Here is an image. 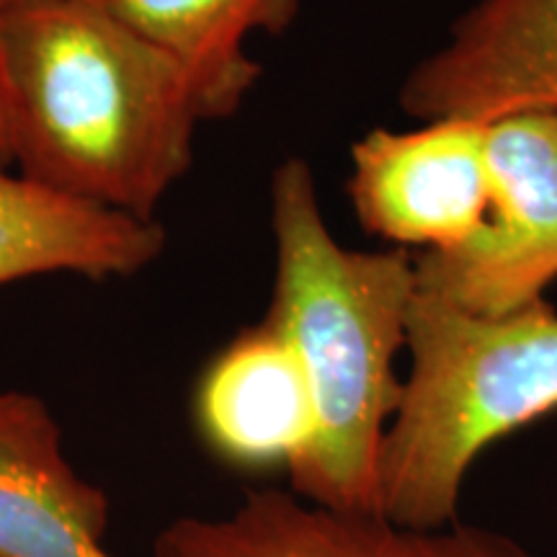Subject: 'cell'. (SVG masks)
I'll use <instances>...</instances> for the list:
<instances>
[{
  "instance_id": "obj_1",
  "label": "cell",
  "mask_w": 557,
  "mask_h": 557,
  "mask_svg": "<svg viewBox=\"0 0 557 557\" xmlns=\"http://www.w3.org/2000/svg\"><path fill=\"white\" fill-rule=\"evenodd\" d=\"M11 160L21 176L152 220L191 165L184 70L107 0H26L0 11Z\"/></svg>"
},
{
  "instance_id": "obj_2",
  "label": "cell",
  "mask_w": 557,
  "mask_h": 557,
  "mask_svg": "<svg viewBox=\"0 0 557 557\" xmlns=\"http://www.w3.org/2000/svg\"><path fill=\"white\" fill-rule=\"evenodd\" d=\"M271 227L276 287L263 323L295 348L315 400V434L287 468L289 491L336 513L382 517V444L403 398L395 357L408 344L416 261L338 246L299 158L271 178Z\"/></svg>"
},
{
  "instance_id": "obj_3",
  "label": "cell",
  "mask_w": 557,
  "mask_h": 557,
  "mask_svg": "<svg viewBox=\"0 0 557 557\" xmlns=\"http://www.w3.org/2000/svg\"><path fill=\"white\" fill-rule=\"evenodd\" d=\"M406 346L410 374L382 444L380 513L442 529L459 521L475 459L557 408V312L540 299L478 318L416 295Z\"/></svg>"
},
{
  "instance_id": "obj_4",
  "label": "cell",
  "mask_w": 557,
  "mask_h": 557,
  "mask_svg": "<svg viewBox=\"0 0 557 557\" xmlns=\"http://www.w3.org/2000/svg\"><path fill=\"white\" fill-rule=\"evenodd\" d=\"M491 199L468 240L416 261L418 295L478 318L545 299L557 282V111H521L487 124Z\"/></svg>"
},
{
  "instance_id": "obj_5",
  "label": "cell",
  "mask_w": 557,
  "mask_h": 557,
  "mask_svg": "<svg viewBox=\"0 0 557 557\" xmlns=\"http://www.w3.org/2000/svg\"><path fill=\"white\" fill-rule=\"evenodd\" d=\"M152 557H537L511 534L480 524L398 527L312 506L292 491H248L220 519L181 517L152 542Z\"/></svg>"
},
{
  "instance_id": "obj_6",
  "label": "cell",
  "mask_w": 557,
  "mask_h": 557,
  "mask_svg": "<svg viewBox=\"0 0 557 557\" xmlns=\"http://www.w3.org/2000/svg\"><path fill=\"white\" fill-rule=\"evenodd\" d=\"M485 132L487 124L468 120L367 132L351 150L348 181L361 225L426 250L468 240L483 225L491 199Z\"/></svg>"
},
{
  "instance_id": "obj_7",
  "label": "cell",
  "mask_w": 557,
  "mask_h": 557,
  "mask_svg": "<svg viewBox=\"0 0 557 557\" xmlns=\"http://www.w3.org/2000/svg\"><path fill=\"white\" fill-rule=\"evenodd\" d=\"M423 122L557 111V0H478L400 90Z\"/></svg>"
},
{
  "instance_id": "obj_8",
  "label": "cell",
  "mask_w": 557,
  "mask_h": 557,
  "mask_svg": "<svg viewBox=\"0 0 557 557\" xmlns=\"http://www.w3.org/2000/svg\"><path fill=\"white\" fill-rule=\"evenodd\" d=\"M109 498L75 472L45 400L0 393V557H111Z\"/></svg>"
},
{
  "instance_id": "obj_9",
  "label": "cell",
  "mask_w": 557,
  "mask_h": 557,
  "mask_svg": "<svg viewBox=\"0 0 557 557\" xmlns=\"http://www.w3.org/2000/svg\"><path fill=\"white\" fill-rule=\"evenodd\" d=\"M199 434L238 470L289 465L315 434V400L297 351L269 323L222 348L197 387Z\"/></svg>"
},
{
  "instance_id": "obj_10",
  "label": "cell",
  "mask_w": 557,
  "mask_h": 557,
  "mask_svg": "<svg viewBox=\"0 0 557 557\" xmlns=\"http://www.w3.org/2000/svg\"><path fill=\"white\" fill-rule=\"evenodd\" d=\"M163 248L165 230L156 220L88 205L0 169V287L39 274L132 276Z\"/></svg>"
},
{
  "instance_id": "obj_11",
  "label": "cell",
  "mask_w": 557,
  "mask_h": 557,
  "mask_svg": "<svg viewBox=\"0 0 557 557\" xmlns=\"http://www.w3.org/2000/svg\"><path fill=\"white\" fill-rule=\"evenodd\" d=\"M107 5L178 62L199 120H225L238 111L261 78V65L246 54V37L256 29L278 34L297 13V0H107Z\"/></svg>"
},
{
  "instance_id": "obj_12",
  "label": "cell",
  "mask_w": 557,
  "mask_h": 557,
  "mask_svg": "<svg viewBox=\"0 0 557 557\" xmlns=\"http://www.w3.org/2000/svg\"><path fill=\"white\" fill-rule=\"evenodd\" d=\"M11 163L9 148V124H5V99H3V73H0V169Z\"/></svg>"
},
{
  "instance_id": "obj_13",
  "label": "cell",
  "mask_w": 557,
  "mask_h": 557,
  "mask_svg": "<svg viewBox=\"0 0 557 557\" xmlns=\"http://www.w3.org/2000/svg\"><path fill=\"white\" fill-rule=\"evenodd\" d=\"M18 3H26V0H0V11L11 9V5H18Z\"/></svg>"
}]
</instances>
